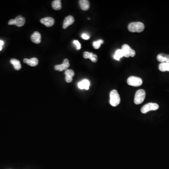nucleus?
I'll return each instance as SVG.
<instances>
[{"label":"nucleus","mask_w":169,"mask_h":169,"mask_svg":"<svg viewBox=\"0 0 169 169\" xmlns=\"http://www.w3.org/2000/svg\"><path fill=\"white\" fill-rule=\"evenodd\" d=\"M41 23L48 27H51L55 24V19L51 17H46L41 19Z\"/></svg>","instance_id":"nucleus-8"},{"label":"nucleus","mask_w":169,"mask_h":169,"mask_svg":"<svg viewBox=\"0 0 169 169\" xmlns=\"http://www.w3.org/2000/svg\"><path fill=\"white\" fill-rule=\"evenodd\" d=\"M9 25H15V19H11L8 23Z\"/></svg>","instance_id":"nucleus-25"},{"label":"nucleus","mask_w":169,"mask_h":169,"mask_svg":"<svg viewBox=\"0 0 169 169\" xmlns=\"http://www.w3.org/2000/svg\"><path fill=\"white\" fill-rule=\"evenodd\" d=\"M65 75V80L67 83L73 81V77L75 75L74 71L72 70H66L64 72Z\"/></svg>","instance_id":"nucleus-13"},{"label":"nucleus","mask_w":169,"mask_h":169,"mask_svg":"<svg viewBox=\"0 0 169 169\" xmlns=\"http://www.w3.org/2000/svg\"><path fill=\"white\" fill-rule=\"evenodd\" d=\"M129 31L132 32H141L144 30L145 25L143 23L139 22H132L129 25Z\"/></svg>","instance_id":"nucleus-1"},{"label":"nucleus","mask_w":169,"mask_h":169,"mask_svg":"<svg viewBox=\"0 0 169 169\" xmlns=\"http://www.w3.org/2000/svg\"><path fill=\"white\" fill-rule=\"evenodd\" d=\"M110 103L113 107H116L120 103V98L118 91L116 90H113L111 91L110 94Z\"/></svg>","instance_id":"nucleus-2"},{"label":"nucleus","mask_w":169,"mask_h":169,"mask_svg":"<svg viewBox=\"0 0 169 169\" xmlns=\"http://www.w3.org/2000/svg\"><path fill=\"white\" fill-rule=\"evenodd\" d=\"M157 61L161 62V63H169V55L162 54H159L157 56Z\"/></svg>","instance_id":"nucleus-15"},{"label":"nucleus","mask_w":169,"mask_h":169,"mask_svg":"<svg viewBox=\"0 0 169 169\" xmlns=\"http://www.w3.org/2000/svg\"><path fill=\"white\" fill-rule=\"evenodd\" d=\"M146 97V92L143 89H139L137 91L135 94V104L137 105L141 104L144 101Z\"/></svg>","instance_id":"nucleus-3"},{"label":"nucleus","mask_w":169,"mask_h":169,"mask_svg":"<svg viewBox=\"0 0 169 169\" xmlns=\"http://www.w3.org/2000/svg\"><path fill=\"white\" fill-rule=\"evenodd\" d=\"M83 57L85 59H90L94 63H96L98 60L97 56L92 52H84L83 53Z\"/></svg>","instance_id":"nucleus-11"},{"label":"nucleus","mask_w":169,"mask_h":169,"mask_svg":"<svg viewBox=\"0 0 169 169\" xmlns=\"http://www.w3.org/2000/svg\"><path fill=\"white\" fill-rule=\"evenodd\" d=\"M52 7L54 10L56 11L61 10L62 8V4L60 0H55L52 3Z\"/></svg>","instance_id":"nucleus-19"},{"label":"nucleus","mask_w":169,"mask_h":169,"mask_svg":"<svg viewBox=\"0 0 169 169\" xmlns=\"http://www.w3.org/2000/svg\"><path fill=\"white\" fill-rule=\"evenodd\" d=\"M23 61L25 63L32 67L36 66L39 63L38 59L35 57L32 58L31 59H24Z\"/></svg>","instance_id":"nucleus-14"},{"label":"nucleus","mask_w":169,"mask_h":169,"mask_svg":"<svg viewBox=\"0 0 169 169\" xmlns=\"http://www.w3.org/2000/svg\"><path fill=\"white\" fill-rule=\"evenodd\" d=\"M81 37H82V38L85 39V40H88V39H90V36L88 35H87V34H86V33L82 34Z\"/></svg>","instance_id":"nucleus-24"},{"label":"nucleus","mask_w":169,"mask_h":169,"mask_svg":"<svg viewBox=\"0 0 169 169\" xmlns=\"http://www.w3.org/2000/svg\"><path fill=\"white\" fill-rule=\"evenodd\" d=\"M11 63L13 64L14 68L15 70H19L21 68V65L20 64V62L18 60L15 59H12L11 60Z\"/></svg>","instance_id":"nucleus-18"},{"label":"nucleus","mask_w":169,"mask_h":169,"mask_svg":"<svg viewBox=\"0 0 169 169\" xmlns=\"http://www.w3.org/2000/svg\"><path fill=\"white\" fill-rule=\"evenodd\" d=\"M41 35L38 32H35L31 36V41L35 44H39L41 42Z\"/></svg>","instance_id":"nucleus-10"},{"label":"nucleus","mask_w":169,"mask_h":169,"mask_svg":"<svg viewBox=\"0 0 169 169\" xmlns=\"http://www.w3.org/2000/svg\"><path fill=\"white\" fill-rule=\"evenodd\" d=\"M2 49H3V47H2V46H0V51L2 50Z\"/></svg>","instance_id":"nucleus-27"},{"label":"nucleus","mask_w":169,"mask_h":169,"mask_svg":"<svg viewBox=\"0 0 169 169\" xmlns=\"http://www.w3.org/2000/svg\"><path fill=\"white\" fill-rule=\"evenodd\" d=\"M90 83L88 80H83L78 83V87L80 89L88 90L89 88Z\"/></svg>","instance_id":"nucleus-12"},{"label":"nucleus","mask_w":169,"mask_h":169,"mask_svg":"<svg viewBox=\"0 0 169 169\" xmlns=\"http://www.w3.org/2000/svg\"><path fill=\"white\" fill-rule=\"evenodd\" d=\"M124 56V53L121 49H118L115 51V54L114 55V58L118 61H120V58Z\"/></svg>","instance_id":"nucleus-21"},{"label":"nucleus","mask_w":169,"mask_h":169,"mask_svg":"<svg viewBox=\"0 0 169 169\" xmlns=\"http://www.w3.org/2000/svg\"><path fill=\"white\" fill-rule=\"evenodd\" d=\"M121 50L124 53V56L125 57H134L136 54L134 50L131 49L127 44H124L122 47Z\"/></svg>","instance_id":"nucleus-5"},{"label":"nucleus","mask_w":169,"mask_h":169,"mask_svg":"<svg viewBox=\"0 0 169 169\" xmlns=\"http://www.w3.org/2000/svg\"><path fill=\"white\" fill-rule=\"evenodd\" d=\"M15 20V25L18 27H22L25 24V18L21 15H18L16 17Z\"/></svg>","instance_id":"nucleus-16"},{"label":"nucleus","mask_w":169,"mask_h":169,"mask_svg":"<svg viewBox=\"0 0 169 169\" xmlns=\"http://www.w3.org/2000/svg\"><path fill=\"white\" fill-rule=\"evenodd\" d=\"M73 43L76 46V49L77 50H80L81 49V44L80 43V42L77 40L73 41Z\"/></svg>","instance_id":"nucleus-23"},{"label":"nucleus","mask_w":169,"mask_h":169,"mask_svg":"<svg viewBox=\"0 0 169 169\" xmlns=\"http://www.w3.org/2000/svg\"><path fill=\"white\" fill-rule=\"evenodd\" d=\"M80 7L83 11H87L90 7V3L88 0H80L79 1Z\"/></svg>","instance_id":"nucleus-17"},{"label":"nucleus","mask_w":169,"mask_h":169,"mask_svg":"<svg viewBox=\"0 0 169 169\" xmlns=\"http://www.w3.org/2000/svg\"><path fill=\"white\" fill-rule=\"evenodd\" d=\"M159 108V105L156 103H149L142 107L141 112L145 114L149 111H156Z\"/></svg>","instance_id":"nucleus-6"},{"label":"nucleus","mask_w":169,"mask_h":169,"mask_svg":"<svg viewBox=\"0 0 169 169\" xmlns=\"http://www.w3.org/2000/svg\"><path fill=\"white\" fill-rule=\"evenodd\" d=\"M159 69L161 72H169V63H160L159 65Z\"/></svg>","instance_id":"nucleus-20"},{"label":"nucleus","mask_w":169,"mask_h":169,"mask_svg":"<svg viewBox=\"0 0 169 169\" xmlns=\"http://www.w3.org/2000/svg\"><path fill=\"white\" fill-rule=\"evenodd\" d=\"M70 63L69 60L67 59H65L63 60V63L60 65H56L55 66V70H58L59 72H62L65 70H67L68 67H69Z\"/></svg>","instance_id":"nucleus-7"},{"label":"nucleus","mask_w":169,"mask_h":169,"mask_svg":"<svg viewBox=\"0 0 169 169\" xmlns=\"http://www.w3.org/2000/svg\"><path fill=\"white\" fill-rule=\"evenodd\" d=\"M74 21H75V19L72 15H69L68 17H66L63 21V28L64 29H65L68 27V26L72 25V24L74 23Z\"/></svg>","instance_id":"nucleus-9"},{"label":"nucleus","mask_w":169,"mask_h":169,"mask_svg":"<svg viewBox=\"0 0 169 169\" xmlns=\"http://www.w3.org/2000/svg\"><path fill=\"white\" fill-rule=\"evenodd\" d=\"M127 82L129 86H133V87H139L142 84L143 81L140 77L131 76L127 79Z\"/></svg>","instance_id":"nucleus-4"},{"label":"nucleus","mask_w":169,"mask_h":169,"mask_svg":"<svg viewBox=\"0 0 169 169\" xmlns=\"http://www.w3.org/2000/svg\"><path fill=\"white\" fill-rule=\"evenodd\" d=\"M4 41L0 40V46H3L4 45Z\"/></svg>","instance_id":"nucleus-26"},{"label":"nucleus","mask_w":169,"mask_h":169,"mask_svg":"<svg viewBox=\"0 0 169 169\" xmlns=\"http://www.w3.org/2000/svg\"><path fill=\"white\" fill-rule=\"evenodd\" d=\"M104 43V41L102 40V39H99L98 41H96V42H93V47L95 49H99L101 46V44H103Z\"/></svg>","instance_id":"nucleus-22"}]
</instances>
